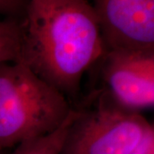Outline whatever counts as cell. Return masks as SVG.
<instances>
[{"label": "cell", "instance_id": "cell-1", "mask_svg": "<svg viewBox=\"0 0 154 154\" xmlns=\"http://www.w3.org/2000/svg\"><path fill=\"white\" fill-rule=\"evenodd\" d=\"M22 20L21 61L69 97L84 74L106 52L88 0H28Z\"/></svg>", "mask_w": 154, "mask_h": 154}, {"label": "cell", "instance_id": "cell-6", "mask_svg": "<svg viewBox=\"0 0 154 154\" xmlns=\"http://www.w3.org/2000/svg\"><path fill=\"white\" fill-rule=\"evenodd\" d=\"M77 115V110H72L63 125L46 135L20 144L5 154H60L67 132Z\"/></svg>", "mask_w": 154, "mask_h": 154}, {"label": "cell", "instance_id": "cell-5", "mask_svg": "<svg viewBox=\"0 0 154 154\" xmlns=\"http://www.w3.org/2000/svg\"><path fill=\"white\" fill-rule=\"evenodd\" d=\"M105 48L154 51V0H93Z\"/></svg>", "mask_w": 154, "mask_h": 154}, {"label": "cell", "instance_id": "cell-9", "mask_svg": "<svg viewBox=\"0 0 154 154\" xmlns=\"http://www.w3.org/2000/svg\"><path fill=\"white\" fill-rule=\"evenodd\" d=\"M154 131L149 133L130 154H153Z\"/></svg>", "mask_w": 154, "mask_h": 154}, {"label": "cell", "instance_id": "cell-4", "mask_svg": "<svg viewBox=\"0 0 154 154\" xmlns=\"http://www.w3.org/2000/svg\"><path fill=\"white\" fill-rule=\"evenodd\" d=\"M103 76L112 105L137 112L154 105V51L109 50Z\"/></svg>", "mask_w": 154, "mask_h": 154}, {"label": "cell", "instance_id": "cell-8", "mask_svg": "<svg viewBox=\"0 0 154 154\" xmlns=\"http://www.w3.org/2000/svg\"><path fill=\"white\" fill-rule=\"evenodd\" d=\"M28 0H0V16L17 18L19 14H24Z\"/></svg>", "mask_w": 154, "mask_h": 154}, {"label": "cell", "instance_id": "cell-2", "mask_svg": "<svg viewBox=\"0 0 154 154\" xmlns=\"http://www.w3.org/2000/svg\"><path fill=\"white\" fill-rule=\"evenodd\" d=\"M72 110L64 94L22 61L0 63V154L57 130Z\"/></svg>", "mask_w": 154, "mask_h": 154}, {"label": "cell", "instance_id": "cell-3", "mask_svg": "<svg viewBox=\"0 0 154 154\" xmlns=\"http://www.w3.org/2000/svg\"><path fill=\"white\" fill-rule=\"evenodd\" d=\"M152 131L153 126L140 113L101 103L94 110H77L60 154H130Z\"/></svg>", "mask_w": 154, "mask_h": 154}, {"label": "cell", "instance_id": "cell-7", "mask_svg": "<svg viewBox=\"0 0 154 154\" xmlns=\"http://www.w3.org/2000/svg\"><path fill=\"white\" fill-rule=\"evenodd\" d=\"M22 21L7 18L0 21V63L21 60Z\"/></svg>", "mask_w": 154, "mask_h": 154}]
</instances>
